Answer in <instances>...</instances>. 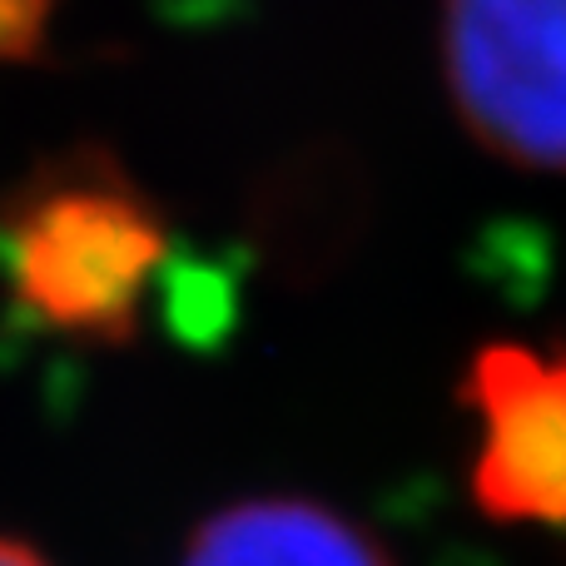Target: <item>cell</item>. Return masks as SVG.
<instances>
[{
  "label": "cell",
  "instance_id": "cell-1",
  "mask_svg": "<svg viewBox=\"0 0 566 566\" xmlns=\"http://www.w3.org/2000/svg\"><path fill=\"white\" fill-rule=\"evenodd\" d=\"M179 234L145 185L99 149L55 159L0 214V269L35 328L125 348L179 298Z\"/></svg>",
  "mask_w": 566,
  "mask_h": 566
},
{
  "label": "cell",
  "instance_id": "cell-2",
  "mask_svg": "<svg viewBox=\"0 0 566 566\" xmlns=\"http://www.w3.org/2000/svg\"><path fill=\"white\" fill-rule=\"evenodd\" d=\"M442 75L488 155L566 175V0H442Z\"/></svg>",
  "mask_w": 566,
  "mask_h": 566
},
{
  "label": "cell",
  "instance_id": "cell-3",
  "mask_svg": "<svg viewBox=\"0 0 566 566\" xmlns=\"http://www.w3.org/2000/svg\"><path fill=\"white\" fill-rule=\"evenodd\" d=\"M458 402L478 422L472 502L507 527H566V353L488 343Z\"/></svg>",
  "mask_w": 566,
  "mask_h": 566
},
{
  "label": "cell",
  "instance_id": "cell-4",
  "mask_svg": "<svg viewBox=\"0 0 566 566\" xmlns=\"http://www.w3.org/2000/svg\"><path fill=\"white\" fill-rule=\"evenodd\" d=\"M179 566H392L358 522L308 497H249L214 512Z\"/></svg>",
  "mask_w": 566,
  "mask_h": 566
},
{
  "label": "cell",
  "instance_id": "cell-5",
  "mask_svg": "<svg viewBox=\"0 0 566 566\" xmlns=\"http://www.w3.org/2000/svg\"><path fill=\"white\" fill-rule=\"evenodd\" d=\"M358 175L343 169L338 155L298 159L293 169H279L259 205V244L274 254L289 274L333 264L343 244L358 229Z\"/></svg>",
  "mask_w": 566,
  "mask_h": 566
},
{
  "label": "cell",
  "instance_id": "cell-6",
  "mask_svg": "<svg viewBox=\"0 0 566 566\" xmlns=\"http://www.w3.org/2000/svg\"><path fill=\"white\" fill-rule=\"evenodd\" d=\"M55 0H0V60H20L40 45Z\"/></svg>",
  "mask_w": 566,
  "mask_h": 566
},
{
  "label": "cell",
  "instance_id": "cell-7",
  "mask_svg": "<svg viewBox=\"0 0 566 566\" xmlns=\"http://www.w3.org/2000/svg\"><path fill=\"white\" fill-rule=\"evenodd\" d=\"M0 566H50L40 557L30 542H15V537H0Z\"/></svg>",
  "mask_w": 566,
  "mask_h": 566
}]
</instances>
